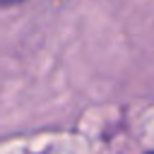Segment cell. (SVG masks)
Listing matches in <instances>:
<instances>
[{"label": "cell", "mask_w": 154, "mask_h": 154, "mask_svg": "<svg viewBox=\"0 0 154 154\" xmlns=\"http://www.w3.org/2000/svg\"><path fill=\"white\" fill-rule=\"evenodd\" d=\"M0 2H5V5H14V2H22V0H0Z\"/></svg>", "instance_id": "cell-1"}]
</instances>
